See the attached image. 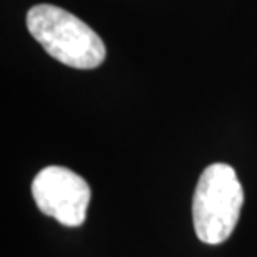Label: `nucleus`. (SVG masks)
I'll use <instances>...</instances> for the list:
<instances>
[{
  "instance_id": "f257e3e1",
  "label": "nucleus",
  "mask_w": 257,
  "mask_h": 257,
  "mask_svg": "<svg viewBox=\"0 0 257 257\" xmlns=\"http://www.w3.org/2000/svg\"><path fill=\"white\" fill-rule=\"evenodd\" d=\"M27 29L50 57L74 69H95L105 59V45L95 30L55 5L30 9Z\"/></svg>"
},
{
  "instance_id": "f03ea898",
  "label": "nucleus",
  "mask_w": 257,
  "mask_h": 257,
  "mask_svg": "<svg viewBox=\"0 0 257 257\" xmlns=\"http://www.w3.org/2000/svg\"><path fill=\"white\" fill-rule=\"evenodd\" d=\"M244 204V191L230 166L215 162L200 174L192 199V220L197 237L220 244L230 237Z\"/></svg>"
},
{
  "instance_id": "7ed1b4c3",
  "label": "nucleus",
  "mask_w": 257,
  "mask_h": 257,
  "mask_svg": "<svg viewBox=\"0 0 257 257\" xmlns=\"http://www.w3.org/2000/svg\"><path fill=\"white\" fill-rule=\"evenodd\" d=\"M32 195L40 212L67 227L84 224L90 202V187L84 177L67 167L49 166L32 182Z\"/></svg>"
}]
</instances>
